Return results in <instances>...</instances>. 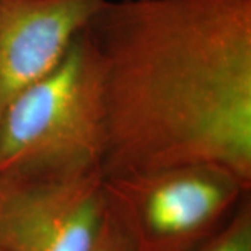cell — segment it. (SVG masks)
<instances>
[{"label":"cell","mask_w":251,"mask_h":251,"mask_svg":"<svg viewBox=\"0 0 251 251\" xmlns=\"http://www.w3.org/2000/svg\"><path fill=\"white\" fill-rule=\"evenodd\" d=\"M82 31L103 177L208 165L251 190V0H106Z\"/></svg>","instance_id":"6da1fadb"},{"label":"cell","mask_w":251,"mask_h":251,"mask_svg":"<svg viewBox=\"0 0 251 251\" xmlns=\"http://www.w3.org/2000/svg\"><path fill=\"white\" fill-rule=\"evenodd\" d=\"M102 108L97 63L81 31L62 63L0 115V177L100 171Z\"/></svg>","instance_id":"7a4b0ae2"},{"label":"cell","mask_w":251,"mask_h":251,"mask_svg":"<svg viewBox=\"0 0 251 251\" xmlns=\"http://www.w3.org/2000/svg\"><path fill=\"white\" fill-rule=\"evenodd\" d=\"M108 204L135 251H191L250 194L230 173L183 165L103 177Z\"/></svg>","instance_id":"3957f363"},{"label":"cell","mask_w":251,"mask_h":251,"mask_svg":"<svg viewBox=\"0 0 251 251\" xmlns=\"http://www.w3.org/2000/svg\"><path fill=\"white\" fill-rule=\"evenodd\" d=\"M99 169L0 177V250L91 251L108 212Z\"/></svg>","instance_id":"277c9868"},{"label":"cell","mask_w":251,"mask_h":251,"mask_svg":"<svg viewBox=\"0 0 251 251\" xmlns=\"http://www.w3.org/2000/svg\"><path fill=\"white\" fill-rule=\"evenodd\" d=\"M106 0H0V115L62 63Z\"/></svg>","instance_id":"5b68a950"},{"label":"cell","mask_w":251,"mask_h":251,"mask_svg":"<svg viewBox=\"0 0 251 251\" xmlns=\"http://www.w3.org/2000/svg\"><path fill=\"white\" fill-rule=\"evenodd\" d=\"M191 251H251V198L240 201L233 215L205 242Z\"/></svg>","instance_id":"8992f818"},{"label":"cell","mask_w":251,"mask_h":251,"mask_svg":"<svg viewBox=\"0 0 251 251\" xmlns=\"http://www.w3.org/2000/svg\"><path fill=\"white\" fill-rule=\"evenodd\" d=\"M91 251H135L128 234L112 212L109 204L103 226Z\"/></svg>","instance_id":"52a82bcc"},{"label":"cell","mask_w":251,"mask_h":251,"mask_svg":"<svg viewBox=\"0 0 251 251\" xmlns=\"http://www.w3.org/2000/svg\"><path fill=\"white\" fill-rule=\"evenodd\" d=\"M0 251H1V250H0Z\"/></svg>","instance_id":"ba28073f"}]
</instances>
